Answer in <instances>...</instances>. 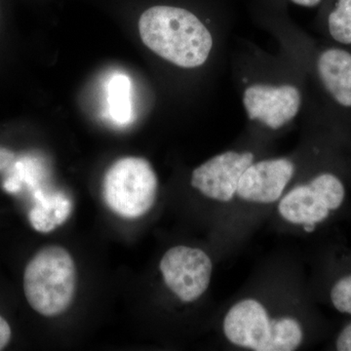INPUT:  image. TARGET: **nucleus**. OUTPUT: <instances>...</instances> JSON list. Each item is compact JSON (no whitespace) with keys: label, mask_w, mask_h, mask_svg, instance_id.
I'll return each mask as SVG.
<instances>
[{"label":"nucleus","mask_w":351,"mask_h":351,"mask_svg":"<svg viewBox=\"0 0 351 351\" xmlns=\"http://www.w3.org/2000/svg\"><path fill=\"white\" fill-rule=\"evenodd\" d=\"M345 144L341 138L335 141L318 170L284 193L277 207L284 221L311 233L345 208L348 184L346 157L341 154Z\"/></svg>","instance_id":"obj_1"},{"label":"nucleus","mask_w":351,"mask_h":351,"mask_svg":"<svg viewBox=\"0 0 351 351\" xmlns=\"http://www.w3.org/2000/svg\"><path fill=\"white\" fill-rule=\"evenodd\" d=\"M138 32L149 49L182 69L199 68L213 50V36L206 24L180 6L149 7L141 15Z\"/></svg>","instance_id":"obj_2"},{"label":"nucleus","mask_w":351,"mask_h":351,"mask_svg":"<svg viewBox=\"0 0 351 351\" xmlns=\"http://www.w3.org/2000/svg\"><path fill=\"white\" fill-rule=\"evenodd\" d=\"M223 332L228 343L254 351H293L302 345L301 321L285 315L272 318L262 302L240 300L226 313Z\"/></svg>","instance_id":"obj_3"},{"label":"nucleus","mask_w":351,"mask_h":351,"mask_svg":"<svg viewBox=\"0 0 351 351\" xmlns=\"http://www.w3.org/2000/svg\"><path fill=\"white\" fill-rule=\"evenodd\" d=\"M76 280L75 263L71 254L57 245L44 247L25 267V298L41 315H59L73 301Z\"/></svg>","instance_id":"obj_4"},{"label":"nucleus","mask_w":351,"mask_h":351,"mask_svg":"<svg viewBox=\"0 0 351 351\" xmlns=\"http://www.w3.org/2000/svg\"><path fill=\"white\" fill-rule=\"evenodd\" d=\"M158 181L149 161L123 157L115 161L104 179V197L110 210L127 219L149 213L156 201Z\"/></svg>","instance_id":"obj_5"},{"label":"nucleus","mask_w":351,"mask_h":351,"mask_svg":"<svg viewBox=\"0 0 351 351\" xmlns=\"http://www.w3.org/2000/svg\"><path fill=\"white\" fill-rule=\"evenodd\" d=\"M318 84L332 113V126L351 133V50L331 44L320 48L313 62Z\"/></svg>","instance_id":"obj_6"},{"label":"nucleus","mask_w":351,"mask_h":351,"mask_svg":"<svg viewBox=\"0 0 351 351\" xmlns=\"http://www.w3.org/2000/svg\"><path fill=\"white\" fill-rule=\"evenodd\" d=\"M159 269L166 286L178 299L193 302L209 288L213 262L206 252L179 245L164 254Z\"/></svg>","instance_id":"obj_7"},{"label":"nucleus","mask_w":351,"mask_h":351,"mask_svg":"<svg viewBox=\"0 0 351 351\" xmlns=\"http://www.w3.org/2000/svg\"><path fill=\"white\" fill-rule=\"evenodd\" d=\"M242 101L249 119L277 130L299 114L302 95L299 88L288 83H254L244 90Z\"/></svg>","instance_id":"obj_8"},{"label":"nucleus","mask_w":351,"mask_h":351,"mask_svg":"<svg viewBox=\"0 0 351 351\" xmlns=\"http://www.w3.org/2000/svg\"><path fill=\"white\" fill-rule=\"evenodd\" d=\"M254 161L250 152H221L193 170L191 186L209 199L230 202L237 196L242 175Z\"/></svg>","instance_id":"obj_9"},{"label":"nucleus","mask_w":351,"mask_h":351,"mask_svg":"<svg viewBox=\"0 0 351 351\" xmlns=\"http://www.w3.org/2000/svg\"><path fill=\"white\" fill-rule=\"evenodd\" d=\"M295 166L285 157L254 161L240 179L237 195L253 204L278 202L294 177Z\"/></svg>","instance_id":"obj_10"},{"label":"nucleus","mask_w":351,"mask_h":351,"mask_svg":"<svg viewBox=\"0 0 351 351\" xmlns=\"http://www.w3.org/2000/svg\"><path fill=\"white\" fill-rule=\"evenodd\" d=\"M327 265L325 297L330 306L337 313L351 317V253H337Z\"/></svg>","instance_id":"obj_11"},{"label":"nucleus","mask_w":351,"mask_h":351,"mask_svg":"<svg viewBox=\"0 0 351 351\" xmlns=\"http://www.w3.org/2000/svg\"><path fill=\"white\" fill-rule=\"evenodd\" d=\"M71 210L73 203L62 193L38 195V202L29 212V218L34 230L47 233L63 225L71 216Z\"/></svg>","instance_id":"obj_12"},{"label":"nucleus","mask_w":351,"mask_h":351,"mask_svg":"<svg viewBox=\"0 0 351 351\" xmlns=\"http://www.w3.org/2000/svg\"><path fill=\"white\" fill-rule=\"evenodd\" d=\"M323 4L325 34L332 44L351 50V0H325Z\"/></svg>","instance_id":"obj_13"},{"label":"nucleus","mask_w":351,"mask_h":351,"mask_svg":"<svg viewBox=\"0 0 351 351\" xmlns=\"http://www.w3.org/2000/svg\"><path fill=\"white\" fill-rule=\"evenodd\" d=\"M108 101L113 119L121 123L130 120V82L125 75H115L110 80Z\"/></svg>","instance_id":"obj_14"},{"label":"nucleus","mask_w":351,"mask_h":351,"mask_svg":"<svg viewBox=\"0 0 351 351\" xmlns=\"http://www.w3.org/2000/svg\"><path fill=\"white\" fill-rule=\"evenodd\" d=\"M332 348L338 351H351V317L337 332L332 341Z\"/></svg>","instance_id":"obj_15"},{"label":"nucleus","mask_w":351,"mask_h":351,"mask_svg":"<svg viewBox=\"0 0 351 351\" xmlns=\"http://www.w3.org/2000/svg\"><path fill=\"white\" fill-rule=\"evenodd\" d=\"M11 328L7 321L0 316V350H3L11 339Z\"/></svg>","instance_id":"obj_16"},{"label":"nucleus","mask_w":351,"mask_h":351,"mask_svg":"<svg viewBox=\"0 0 351 351\" xmlns=\"http://www.w3.org/2000/svg\"><path fill=\"white\" fill-rule=\"evenodd\" d=\"M15 156L12 152L5 149V147H0V172L5 170L10 164L13 162Z\"/></svg>","instance_id":"obj_17"},{"label":"nucleus","mask_w":351,"mask_h":351,"mask_svg":"<svg viewBox=\"0 0 351 351\" xmlns=\"http://www.w3.org/2000/svg\"><path fill=\"white\" fill-rule=\"evenodd\" d=\"M287 1L294 5L304 7V8H315V7L322 5L325 0H287Z\"/></svg>","instance_id":"obj_18"},{"label":"nucleus","mask_w":351,"mask_h":351,"mask_svg":"<svg viewBox=\"0 0 351 351\" xmlns=\"http://www.w3.org/2000/svg\"><path fill=\"white\" fill-rule=\"evenodd\" d=\"M346 145H348V151H350V156L346 157V173H348V180H351V135L348 138V142H346Z\"/></svg>","instance_id":"obj_19"}]
</instances>
